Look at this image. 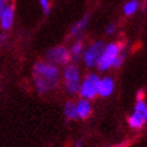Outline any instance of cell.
<instances>
[{"instance_id":"15","label":"cell","mask_w":147,"mask_h":147,"mask_svg":"<svg viewBox=\"0 0 147 147\" xmlns=\"http://www.w3.org/2000/svg\"><path fill=\"white\" fill-rule=\"evenodd\" d=\"M40 6H41V10L42 12L46 14H49L51 11V0H38Z\"/></svg>"},{"instance_id":"16","label":"cell","mask_w":147,"mask_h":147,"mask_svg":"<svg viewBox=\"0 0 147 147\" xmlns=\"http://www.w3.org/2000/svg\"><path fill=\"white\" fill-rule=\"evenodd\" d=\"M116 24H114V23H110V24H108L107 26H105V34L107 35H114L115 32H116Z\"/></svg>"},{"instance_id":"9","label":"cell","mask_w":147,"mask_h":147,"mask_svg":"<svg viewBox=\"0 0 147 147\" xmlns=\"http://www.w3.org/2000/svg\"><path fill=\"white\" fill-rule=\"evenodd\" d=\"M115 80L113 77L105 76L99 79L98 84V96L102 98H108L110 97L115 91Z\"/></svg>"},{"instance_id":"3","label":"cell","mask_w":147,"mask_h":147,"mask_svg":"<svg viewBox=\"0 0 147 147\" xmlns=\"http://www.w3.org/2000/svg\"><path fill=\"white\" fill-rule=\"evenodd\" d=\"M124 50V45L122 42H110L105 45V48L103 50L102 56L98 61L97 68L100 72H107L114 68L115 61L122 51Z\"/></svg>"},{"instance_id":"1","label":"cell","mask_w":147,"mask_h":147,"mask_svg":"<svg viewBox=\"0 0 147 147\" xmlns=\"http://www.w3.org/2000/svg\"><path fill=\"white\" fill-rule=\"evenodd\" d=\"M31 76L35 90L41 96H46L54 91L61 83L60 67L48 62L47 60L36 62L32 67Z\"/></svg>"},{"instance_id":"19","label":"cell","mask_w":147,"mask_h":147,"mask_svg":"<svg viewBox=\"0 0 147 147\" xmlns=\"http://www.w3.org/2000/svg\"><path fill=\"white\" fill-rule=\"evenodd\" d=\"M146 97H145V91L144 90H139L138 92H136V100H139V99H145Z\"/></svg>"},{"instance_id":"20","label":"cell","mask_w":147,"mask_h":147,"mask_svg":"<svg viewBox=\"0 0 147 147\" xmlns=\"http://www.w3.org/2000/svg\"><path fill=\"white\" fill-rule=\"evenodd\" d=\"M72 147H83V140H77Z\"/></svg>"},{"instance_id":"2","label":"cell","mask_w":147,"mask_h":147,"mask_svg":"<svg viewBox=\"0 0 147 147\" xmlns=\"http://www.w3.org/2000/svg\"><path fill=\"white\" fill-rule=\"evenodd\" d=\"M82 72L76 63H68L66 65L63 69L61 71V83L63 85V89L66 93L71 94H77L79 91V86L82 83Z\"/></svg>"},{"instance_id":"8","label":"cell","mask_w":147,"mask_h":147,"mask_svg":"<svg viewBox=\"0 0 147 147\" xmlns=\"http://www.w3.org/2000/svg\"><path fill=\"white\" fill-rule=\"evenodd\" d=\"M14 19H16V9H14V5L9 4L0 14V29L4 32L11 30L14 24Z\"/></svg>"},{"instance_id":"6","label":"cell","mask_w":147,"mask_h":147,"mask_svg":"<svg viewBox=\"0 0 147 147\" xmlns=\"http://www.w3.org/2000/svg\"><path fill=\"white\" fill-rule=\"evenodd\" d=\"M127 123L130 129L140 130L147 123V100L139 99L136 100L133 113L128 116Z\"/></svg>"},{"instance_id":"22","label":"cell","mask_w":147,"mask_h":147,"mask_svg":"<svg viewBox=\"0 0 147 147\" xmlns=\"http://www.w3.org/2000/svg\"><path fill=\"white\" fill-rule=\"evenodd\" d=\"M0 90H1V82H0Z\"/></svg>"},{"instance_id":"12","label":"cell","mask_w":147,"mask_h":147,"mask_svg":"<svg viewBox=\"0 0 147 147\" xmlns=\"http://www.w3.org/2000/svg\"><path fill=\"white\" fill-rule=\"evenodd\" d=\"M68 49H69V54H71V57H72V61H79V60H82V55H83L84 49H85L84 42L82 40H80V38L79 40H76L71 45V47Z\"/></svg>"},{"instance_id":"17","label":"cell","mask_w":147,"mask_h":147,"mask_svg":"<svg viewBox=\"0 0 147 147\" xmlns=\"http://www.w3.org/2000/svg\"><path fill=\"white\" fill-rule=\"evenodd\" d=\"M9 4H10V0H0V14H1V12L6 9Z\"/></svg>"},{"instance_id":"21","label":"cell","mask_w":147,"mask_h":147,"mask_svg":"<svg viewBox=\"0 0 147 147\" xmlns=\"http://www.w3.org/2000/svg\"><path fill=\"white\" fill-rule=\"evenodd\" d=\"M127 146V142H121L119 145H113V146H110V147H126Z\"/></svg>"},{"instance_id":"7","label":"cell","mask_w":147,"mask_h":147,"mask_svg":"<svg viewBox=\"0 0 147 147\" xmlns=\"http://www.w3.org/2000/svg\"><path fill=\"white\" fill-rule=\"evenodd\" d=\"M46 60L50 63H53L57 67L60 66H65L71 63L72 57L69 54V49L65 46H55L53 48H50L47 54H46Z\"/></svg>"},{"instance_id":"13","label":"cell","mask_w":147,"mask_h":147,"mask_svg":"<svg viewBox=\"0 0 147 147\" xmlns=\"http://www.w3.org/2000/svg\"><path fill=\"white\" fill-rule=\"evenodd\" d=\"M63 115L68 121H76L78 120L77 110H76V102L67 100L63 105Z\"/></svg>"},{"instance_id":"18","label":"cell","mask_w":147,"mask_h":147,"mask_svg":"<svg viewBox=\"0 0 147 147\" xmlns=\"http://www.w3.org/2000/svg\"><path fill=\"white\" fill-rule=\"evenodd\" d=\"M6 41H7V35H6V32L0 31V46L5 45Z\"/></svg>"},{"instance_id":"10","label":"cell","mask_w":147,"mask_h":147,"mask_svg":"<svg viewBox=\"0 0 147 147\" xmlns=\"http://www.w3.org/2000/svg\"><path fill=\"white\" fill-rule=\"evenodd\" d=\"M90 19H91L90 14H85V16H83L78 22H76V23L71 26V30H69V36L71 37L76 38V40H79L80 36L85 32L87 25H89V23H90Z\"/></svg>"},{"instance_id":"5","label":"cell","mask_w":147,"mask_h":147,"mask_svg":"<svg viewBox=\"0 0 147 147\" xmlns=\"http://www.w3.org/2000/svg\"><path fill=\"white\" fill-rule=\"evenodd\" d=\"M107 43L104 41H93L89 46L85 47L82 55V61L87 68H97L98 61L102 56L103 50Z\"/></svg>"},{"instance_id":"11","label":"cell","mask_w":147,"mask_h":147,"mask_svg":"<svg viewBox=\"0 0 147 147\" xmlns=\"http://www.w3.org/2000/svg\"><path fill=\"white\" fill-rule=\"evenodd\" d=\"M76 110L78 120H86L92 114V103L89 99L79 98L76 102Z\"/></svg>"},{"instance_id":"4","label":"cell","mask_w":147,"mask_h":147,"mask_svg":"<svg viewBox=\"0 0 147 147\" xmlns=\"http://www.w3.org/2000/svg\"><path fill=\"white\" fill-rule=\"evenodd\" d=\"M100 77L97 73H87V74L82 79V83L79 86L78 94L80 98L92 100L98 96V84H99Z\"/></svg>"},{"instance_id":"14","label":"cell","mask_w":147,"mask_h":147,"mask_svg":"<svg viewBox=\"0 0 147 147\" xmlns=\"http://www.w3.org/2000/svg\"><path fill=\"white\" fill-rule=\"evenodd\" d=\"M140 9V1L139 0H128L123 5V14L127 17L134 16Z\"/></svg>"}]
</instances>
